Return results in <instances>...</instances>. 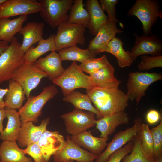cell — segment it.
Here are the masks:
<instances>
[{
    "label": "cell",
    "mask_w": 162,
    "mask_h": 162,
    "mask_svg": "<svg viewBox=\"0 0 162 162\" xmlns=\"http://www.w3.org/2000/svg\"><path fill=\"white\" fill-rule=\"evenodd\" d=\"M86 92L103 117L124 111L128 105L126 94L118 88L96 87L86 90Z\"/></svg>",
    "instance_id": "obj_1"
},
{
    "label": "cell",
    "mask_w": 162,
    "mask_h": 162,
    "mask_svg": "<svg viewBox=\"0 0 162 162\" xmlns=\"http://www.w3.org/2000/svg\"><path fill=\"white\" fill-rule=\"evenodd\" d=\"M53 83L59 86L64 96L77 88L86 90L96 87L89 76L81 70L76 62H73L63 74L52 81Z\"/></svg>",
    "instance_id": "obj_2"
},
{
    "label": "cell",
    "mask_w": 162,
    "mask_h": 162,
    "mask_svg": "<svg viewBox=\"0 0 162 162\" xmlns=\"http://www.w3.org/2000/svg\"><path fill=\"white\" fill-rule=\"evenodd\" d=\"M58 90L53 85L44 87L42 91L37 96L30 95L24 106L18 112L21 123L32 122H38L42 113V109L46 103L58 93Z\"/></svg>",
    "instance_id": "obj_3"
},
{
    "label": "cell",
    "mask_w": 162,
    "mask_h": 162,
    "mask_svg": "<svg viewBox=\"0 0 162 162\" xmlns=\"http://www.w3.org/2000/svg\"><path fill=\"white\" fill-rule=\"evenodd\" d=\"M21 44L14 37L8 48L0 56V84L11 80L16 70L25 62V53Z\"/></svg>",
    "instance_id": "obj_4"
},
{
    "label": "cell",
    "mask_w": 162,
    "mask_h": 162,
    "mask_svg": "<svg viewBox=\"0 0 162 162\" xmlns=\"http://www.w3.org/2000/svg\"><path fill=\"white\" fill-rule=\"evenodd\" d=\"M129 16H135L142 22L145 35L151 32L153 25L158 18L162 19V12L158 2L154 0H137L128 13Z\"/></svg>",
    "instance_id": "obj_5"
},
{
    "label": "cell",
    "mask_w": 162,
    "mask_h": 162,
    "mask_svg": "<svg viewBox=\"0 0 162 162\" xmlns=\"http://www.w3.org/2000/svg\"><path fill=\"white\" fill-rule=\"evenodd\" d=\"M42 8L40 12L42 19L52 28L68 21V11L71 8L73 0H40Z\"/></svg>",
    "instance_id": "obj_6"
},
{
    "label": "cell",
    "mask_w": 162,
    "mask_h": 162,
    "mask_svg": "<svg viewBox=\"0 0 162 162\" xmlns=\"http://www.w3.org/2000/svg\"><path fill=\"white\" fill-rule=\"evenodd\" d=\"M161 74L156 73L132 72L130 73L127 80L126 94L129 100H135L138 105L149 86L162 79Z\"/></svg>",
    "instance_id": "obj_7"
},
{
    "label": "cell",
    "mask_w": 162,
    "mask_h": 162,
    "mask_svg": "<svg viewBox=\"0 0 162 162\" xmlns=\"http://www.w3.org/2000/svg\"><path fill=\"white\" fill-rule=\"evenodd\" d=\"M55 37L56 51L76 45H84L86 38V28L79 25L64 22L57 27Z\"/></svg>",
    "instance_id": "obj_8"
},
{
    "label": "cell",
    "mask_w": 162,
    "mask_h": 162,
    "mask_svg": "<svg viewBox=\"0 0 162 162\" xmlns=\"http://www.w3.org/2000/svg\"><path fill=\"white\" fill-rule=\"evenodd\" d=\"M48 74L38 68L34 63L24 62L16 70L11 80L18 82L23 89L27 98L31 91L39 84Z\"/></svg>",
    "instance_id": "obj_9"
},
{
    "label": "cell",
    "mask_w": 162,
    "mask_h": 162,
    "mask_svg": "<svg viewBox=\"0 0 162 162\" xmlns=\"http://www.w3.org/2000/svg\"><path fill=\"white\" fill-rule=\"evenodd\" d=\"M95 115L92 112L75 109L61 117L64 121L66 132L73 136L95 126L96 121Z\"/></svg>",
    "instance_id": "obj_10"
},
{
    "label": "cell",
    "mask_w": 162,
    "mask_h": 162,
    "mask_svg": "<svg viewBox=\"0 0 162 162\" xmlns=\"http://www.w3.org/2000/svg\"><path fill=\"white\" fill-rule=\"evenodd\" d=\"M134 125L123 131H120L113 136L111 141L107 144L105 150L98 155L94 162H106L113 153L129 142L131 141L139 132L142 124L140 117L136 118Z\"/></svg>",
    "instance_id": "obj_11"
},
{
    "label": "cell",
    "mask_w": 162,
    "mask_h": 162,
    "mask_svg": "<svg viewBox=\"0 0 162 162\" xmlns=\"http://www.w3.org/2000/svg\"><path fill=\"white\" fill-rule=\"evenodd\" d=\"M41 8L40 2L35 0H5L0 4V19L37 13Z\"/></svg>",
    "instance_id": "obj_12"
},
{
    "label": "cell",
    "mask_w": 162,
    "mask_h": 162,
    "mask_svg": "<svg viewBox=\"0 0 162 162\" xmlns=\"http://www.w3.org/2000/svg\"><path fill=\"white\" fill-rule=\"evenodd\" d=\"M54 162L75 160L77 162H94L98 155L80 147L67 136V140L63 147L53 155Z\"/></svg>",
    "instance_id": "obj_13"
},
{
    "label": "cell",
    "mask_w": 162,
    "mask_h": 162,
    "mask_svg": "<svg viewBox=\"0 0 162 162\" xmlns=\"http://www.w3.org/2000/svg\"><path fill=\"white\" fill-rule=\"evenodd\" d=\"M50 121V118L48 117L42 120L38 126L35 125L31 121L21 123L17 140L19 146L25 147L31 143H37L43 134L47 130Z\"/></svg>",
    "instance_id": "obj_14"
},
{
    "label": "cell",
    "mask_w": 162,
    "mask_h": 162,
    "mask_svg": "<svg viewBox=\"0 0 162 162\" xmlns=\"http://www.w3.org/2000/svg\"><path fill=\"white\" fill-rule=\"evenodd\" d=\"M135 45L130 52L134 62L139 56L145 54L157 56L161 51V42L153 35H135Z\"/></svg>",
    "instance_id": "obj_15"
},
{
    "label": "cell",
    "mask_w": 162,
    "mask_h": 162,
    "mask_svg": "<svg viewBox=\"0 0 162 162\" xmlns=\"http://www.w3.org/2000/svg\"><path fill=\"white\" fill-rule=\"evenodd\" d=\"M123 32L117 28L116 24L108 23L101 28L95 37L90 40L88 48L95 55L104 52L109 42L116 37L117 34Z\"/></svg>",
    "instance_id": "obj_16"
},
{
    "label": "cell",
    "mask_w": 162,
    "mask_h": 162,
    "mask_svg": "<svg viewBox=\"0 0 162 162\" xmlns=\"http://www.w3.org/2000/svg\"><path fill=\"white\" fill-rule=\"evenodd\" d=\"M66 142L63 136L60 134L59 131L46 130L43 134L37 143L45 160L48 162L51 156L60 150Z\"/></svg>",
    "instance_id": "obj_17"
},
{
    "label": "cell",
    "mask_w": 162,
    "mask_h": 162,
    "mask_svg": "<svg viewBox=\"0 0 162 162\" xmlns=\"http://www.w3.org/2000/svg\"><path fill=\"white\" fill-rule=\"evenodd\" d=\"M71 139L80 147L97 155L106 146L108 137H97L87 130L70 136Z\"/></svg>",
    "instance_id": "obj_18"
},
{
    "label": "cell",
    "mask_w": 162,
    "mask_h": 162,
    "mask_svg": "<svg viewBox=\"0 0 162 162\" xmlns=\"http://www.w3.org/2000/svg\"><path fill=\"white\" fill-rule=\"evenodd\" d=\"M62 62L58 53L54 51L45 57L38 59L34 63L38 68L46 73L49 79L52 81L61 76L65 71Z\"/></svg>",
    "instance_id": "obj_19"
},
{
    "label": "cell",
    "mask_w": 162,
    "mask_h": 162,
    "mask_svg": "<svg viewBox=\"0 0 162 162\" xmlns=\"http://www.w3.org/2000/svg\"><path fill=\"white\" fill-rule=\"evenodd\" d=\"M85 4L90 16V22L87 28L90 33L95 36L101 28L108 23V18L98 0H87Z\"/></svg>",
    "instance_id": "obj_20"
},
{
    "label": "cell",
    "mask_w": 162,
    "mask_h": 162,
    "mask_svg": "<svg viewBox=\"0 0 162 162\" xmlns=\"http://www.w3.org/2000/svg\"><path fill=\"white\" fill-rule=\"evenodd\" d=\"M129 121L128 114L123 111L103 116L96 120L95 125L96 128L100 132V137H108L118 126L128 124Z\"/></svg>",
    "instance_id": "obj_21"
},
{
    "label": "cell",
    "mask_w": 162,
    "mask_h": 162,
    "mask_svg": "<svg viewBox=\"0 0 162 162\" xmlns=\"http://www.w3.org/2000/svg\"><path fill=\"white\" fill-rule=\"evenodd\" d=\"M44 26V22H28L22 28L19 33L23 37L21 47L25 53L34 44L43 39Z\"/></svg>",
    "instance_id": "obj_22"
},
{
    "label": "cell",
    "mask_w": 162,
    "mask_h": 162,
    "mask_svg": "<svg viewBox=\"0 0 162 162\" xmlns=\"http://www.w3.org/2000/svg\"><path fill=\"white\" fill-rule=\"evenodd\" d=\"M0 162H33L26 156L16 140L3 141L0 145Z\"/></svg>",
    "instance_id": "obj_23"
},
{
    "label": "cell",
    "mask_w": 162,
    "mask_h": 162,
    "mask_svg": "<svg viewBox=\"0 0 162 162\" xmlns=\"http://www.w3.org/2000/svg\"><path fill=\"white\" fill-rule=\"evenodd\" d=\"M115 69L112 65L102 68L89 74L96 87L106 88H118L121 81L114 75Z\"/></svg>",
    "instance_id": "obj_24"
},
{
    "label": "cell",
    "mask_w": 162,
    "mask_h": 162,
    "mask_svg": "<svg viewBox=\"0 0 162 162\" xmlns=\"http://www.w3.org/2000/svg\"><path fill=\"white\" fill-rule=\"evenodd\" d=\"M27 19L26 15L14 19H0V41L10 43L15 35L20 32Z\"/></svg>",
    "instance_id": "obj_25"
},
{
    "label": "cell",
    "mask_w": 162,
    "mask_h": 162,
    "mask_svg": "<svg viewBox=\"0 0 162 162\" xmlns=\"http://www.w3.org/2000/svg\"><path fill=\"white\" fill-rule=\"evenodd\" d=\"M7 125L0 134V139L3 141L17 140L21 124L18 112L15 110L5 107Z\"/></svg>",
    "instance_id": "obj_26"
},
{
    "label": "cell",
    "mask_w": 162,
    "mask_h": 162,
    "mask_svg": "<svg viewBox=\"0 0 162 162\" xmlns=\"http://www.w3.org/2000/svg\"><path fill=\"white\" fill-rule=\"evenodd\" d=\"M56 34H53L46 39H43L36 46H31L25 53V62L34 63L42 56L49 52L56 51L55 43Z\"/></svg>",
    "instance_id": "obj_27"
},
{
    "label": "cell",
    "mask_w": 162,
    "mask_h": 162,
    "mask_svg": "<svg viewBox=\"0 0 162 162\" xmlns=\"http://www.w3.org/2000/svg\"><path fill=\"white\" fill-rule=\"evenodd\" d=\"M123 44L121 39L115 37L107 44L104 51L115 56L119 66L121 68L129 66L134 62L130 53L124 50Z\"/></svg>",
    "instance_id": "obj_28"
},
{
    "label": "cell",
    "mask_w": 162,
    "mask_h": 162,
    "mask_svg": "<svg viewBox=\"0 0 162 162\" xmlns=\"http://www.w3.org/2000/svg\"><path fill=\"white\" fill-rule=\"evenodd\" d=\"M62 100L72 104L75 109L85 110L94 113L98 119L103 117L99 111L93 106L91 99L87 94L74 91L64 96Z\"/></svg>",
    "instance_id": "obj_29"
},
{
    "label": "cell",
    "mask_w": 162,
    "mask_h": 162,
    "mask_svg": "<svg viewBox=\"0 0 162 162\" xmlns=\"http://www.w3.org/2000/svg\"><path fill=\"white\" fill-rule=\"evenodd\" d=\"M8 89L4 97L5 107L19 110L26 99L23 88L18 82L11 80L9 82Z\"/></svg>",
    "instance_id": "obj_30"
},
{
    "label": "cell",
    "mask_w": 162,
    "mask_h": 162,
    "mask_svg": "<svg viewBox=\"0 0 162 162\" xmlns=\"http://www.w3.org/2000/svg\"><path fill=\"white\" fill-rule=\"evenodd\" d=\"M62 61L64 60L78 61L81 63L87 60L95 58L96 56L88 48L82 49L76 45L66 48L58 51Z\"/></svg>",
    "instance_id": "obj_31"
},
{
    "label": "cell",
    "mask_w": 162,
    "mask_h": 162,
    "mask_svg": "<svg viewBox=\"0 0 162 162\" xmlns=\"http://www.w3.org/2000/svg\"><path fill=\"white\" fill-rule=\"evenodd\" d=\"M83 0H74L71 7L68 22L87 28L90 22V16L84 8Z\"/></svg>",
    "instance_id": "obj_32"
},
{
    "label": "cell",
    "mask_w": 162,
    "mask_h": 162,
    "mask_svg": "<svg viewBox=\"0 0 162 162\" xmlns=\"http://www.w3.org/2000/svg\"><path fill=\"white\" fill-rule=\"evenodd\" d=\"M139 133L141 140V147L142 152L147 159L153 161L155 160L153 142L152 132L148 125L142 123Z\"/></svg>",
    "instance_id": "obj_33"
},
{
    "label": "cell",
    "mask_w": 162,
    "mask_h": 162,
    "mask_svg": "<svg viewBox=\"0 0 162 162\" xmlns=\"http://www.w3.org/2000/svg\"><path fill=\"white\" fill-rule=\"evenodd\" d=\"M111 65L107 56L104 55L99 58H94L89 59L81 63L79 66L83 72L90 74L100 69Z\"/></svg>",
    "instance_id": "obj_34"
},
{
    "label": "cell",
    "mask_w": 162,
    "mask_h": 162,
    "mask_svg": "<svg viewBox=\"0 0 162 162\" xmlns=\"http://www.w3.org/2000/svg\"><path fill=\"white\" fill-rule=\"evenodd\" d=\"M133 140L134 146L131 153L126 156L122 162H152L146 158L142 152L141 140L139 132Z\"/></svg>",
    "instance_id": "obj_35"
},
{
    "label": "cell",
    "mask_w": 162,
    "mask_h": 162,
    "mask_svg": "<svg viewBox=\"0 0 162 162\" xmlns=\"http://www.w3.org/2000/svg\"><path fill=\"white\" fill-rule=\"evenodd\" d=\"M162 67V56H149L143 55L137 67L141 71H146L155 68Z\"/></svg>",
    "instance_id": "obj_36"
},
{
    "label": "cell",
    "mask_w": 162,
    "mask_h": 162,
    "mask_svg": "<svg viewBox=\"0 0 162 162\" xmlns=\"http://www.w3.org/2000/svg\"><path fill=\"white\" fill-rule=\"evenodd\" d=\"M154 145L155 160L162 155V120L157 126L150 129Z\"/></svg>",
    "instance_id": "obj_37"
},
{
    "label": "cell",
    "mask_w": 162,
    "mask_h": 162,
    "mask_svg": "<svg viewBox=\"0 0 162 162\" xmlns=\"http://www.w3.org/2000/svg\"><path fill=\"white\" fill-rule=\"evenodd\" d=\"M117 0H100V4L104 10H106L108 14L109 23L116 24L118 22L116 15V5Z\"/></svg>",
    "instance_id": "obj_38"
},
{
    "label": "cell",
    "mask_w": 162,
    "mask_h": 162,
    "mask_svg": "<svg viewBox=\"0 0 162 162\" xmlns=\"http://www.w3.org/2000/svg\"><path fill=\"white\" fill-rule=\"evenodd\" d=\"M23 150L25 154H28L32 157L34 162H46L38 143L29 144L25 149Z\"/></svg>",
    "instance_id": "obj_39"
},
{
    "label": "cell",
    "mask_w": 162,
    "mask_h": 162,
    "mask_svg": "<svg viewBox=\"0 0 162 162\" xmlns=\"http://www.w3.org/2000/svg\"><path fill=\"white\" fill-rule=\"evenodd\" d=\"M133 146V142H129L111 155L106 162H120L128 153L131 152Z\"/></svg>",
    "instance_id": "obj_40"
},
{
    "label": "cell",
    "mask_w": 162,
    "mask_h": 162,
    "mask_svg": "<svg viewBox=\"0 0 162 162\" xmlns=\"http://www.w3.org/2000/svg\"><path fill=\"white\" fill-rule=\"evenodd\" d=\"M146 119L148 123L153 124L157 122L160 119V116L159 112L153 109L149 110L146 116Z\"/></svg>",
    "instance_id": "obj_41"
},
{
    "label": "cell",
    "mask_w": 162,
    "mask_h": 162,
    "mask_svg": "<svg viewBox=\"0 0 162 162\" xmlns=\"http://www.w3.org/2000/svg\"><path fill=\"white\" fill-rule=\"evenodd\" d=\"M8 88H2L0 87V108L4 109L5 107L4 98L8 91Z\"/></svg>",
    "instance_id": "obj_42"
},
{
    "label": "cell",
    "mask_w": 162,
    "mask_h": 162,
    "mask_svg": "<svg viewBox=\"0 0 162 162\" xmlns=\"http://www.w3.org/2000/svg\"><path fill=\"white\" fill-rule=\"evenodd\" d=\"M5 117L6 115L5 109L0 108V134L3 130V122Z\"/></svg>",
    "instance_id": "obj_43"
},
{
    "label": "cell",
    "mask_w": 162,
    "mask_h": 162,
    "mask_svg": "<svg viewBox=\"0 0 162 162\" xmlns=\"http://www.w3.org/2000/svg\"><path fill=\"white\" fill-rule=\"evenodd\" d=\"M10 43L4 41H0V56L8 47Z\"/></svg>",
    "instance_id": "obj_44"
},
{
    "label": "cell",
    "mask_w": 162,
    "mask_h": 162,
    "mask_svg": "<svg viewBox=\"0 0 162 162\" xmlns=\"http://www.w3.org/2000/svg\"><path fill=\"white\" fill-rule=\"evenodd\" d=\"M152 162H162V155L160 156L156 160Z\"/></svg>",
    "instance_id": "obj_45"
},
{
    "label": "cell",
    "mask_w": 162,
    "mask_h": 162,
    "mask_svg": "<svg viewBox=\"0 0 162 162\" xmlns=\"http://www.w3.org/2000/svg\"><path fill=\"white\" fill-rule=\"evenodd\" d=\"M62 162H74V160H68L63 161Z\"/></svg>",
    "instance_id": "obj_46"
},
{
    "label": "cell",
    "mask_w": 162,
    "mask_h": 162,
    "mask_svg": "<svg viewBox=\"0 0 162 162\" xmlns=\"http://www.w3.org/2000/svg\"><path fill=\"white\" fill-rule=\"evenodd\" d=\"M5 0H0V4L3 2Z\"/></svg>",
    "instance_id": "obj_47"
}]
</instances>
